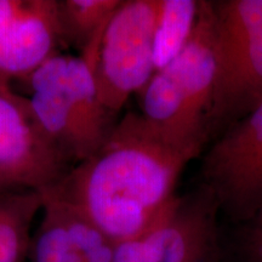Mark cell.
I'll return each mask as SVG.
<instances>
[{
  "instance_id": "obj_1",
  "label": "cell",
  "mask_w": 262,
  "mask_h": 262,
  "mask_svg": "<svg viewBox=\"0 0 262 262\" xmlns=\"http://www.w3.org/2000/svg\"><path fill=\"white\" fill-rule=\"evenodd\" d=\"M202 152L169 139L141 113L129 112L93 156L42 192L74 206L117 245L162 220L178 198L182 171Z\"/></svg>"
},
{
  "instance_id": "obj_2",
  "label": "cell",
  "mask_w": 262,
  "mask_h": 262,
  "mask_svg": "<svg viewBox=\"0 0 262 262\" xmlns=\"http://www.w3.org/2000/svg\"><path fill=\"white\" fill-rule=\"evenodd\" d=\"M96 50L56 54L29 77V106L48 139L72 166L106 142L118 119L101 103L95 80Z\"/></svg>"
},
{
  "instance_id": "obj_3",
  "label": "cell",
  "mask_w": 262,
  "mask_h": 262,
  "mask_svg": "<svg viewBox=\"0 0 262 262\" xmlns=\"http://www.w3.org/2000/svg\"><path fill=\"white\" fill-rule=\"evenodd\" d=\"M214 83L210 5L199 0L198 21L186 47L140 93L141 114L175 142L204 148Z\"/></svg>"
},
{
  "instance_id": "obj_4",
  "label": "cell",
  "mask_w": 262,
  "mask_h": 262,
  "mask_svg": "<svg viewBox=\"0 0 262 262\" xmlns=\"http://www.w3.org/2000/svg\"><path fill=\"white\" fill-rule=\"evenodd\" d=\"M215 83L209 140L262 102V0H209Z\"/></svg>"
},
{
  "instance_id": "obj_5",
  "label": "cell",
  "mask_w": 262,
  "mask_h": 262,
  "mask_svg": "<svg viewBox=\"0 0 262 262\" xmlns=\"http://www.w3.org/2000/svg\"><path fill=\"white\" fill-rule=\"evenodd\" d=\"M157 16L158 0H122L101 35L94 74L101 103L113 116L156 73Z\"/></svg>"
},
{
  "instance_id": "obj_6",
  "label": "cell",
  "mask_w": 262,
  "mask_h": 262,
  "mask_svg": "<svg viewBox=\"0 0 262 262\" xmlns=\"http://www.w3.org/2000/svg\"><path fill=\"white\" fill-rule=\"evenodd\" d=\"M201 187L235 225L262 209V102L212 142L201 166Z\"/></svg>"
},
{
  "instance_id": "obj_7",
  "label": "cell",
  "mask_w": 262,
  "mask_h": 262,
  "mask_svg": "<svg viewBox=\"0 0 262 262\" xmlns=\"http://www.w3.org/2000/svg\"><path fill=\"white\" fill-rule=\"evenodd\" d=\"M219 214L204 188L178 196L149 231L116 245L113 262H209L219 249Z\"/></svg>"
},
{
  "instance_id": "obj_8",
  "label": "cell",
  "mask_w": 262,
  "mask_h": 262,
  "mask_svg": "<svg viewBox=\"0 0 262 262\" xmlns=\"http://www.w3.org/2000/svg\"><path fill=\"white\" fill-rule=\"evenodd\" d=\"M73 168L48 139L28 98L0 95V182L42 192Z\"/></svg>"
},
{
  "instance_id": "obj_9",
  "label": "cell",
  "mask_w": 262,
  "mask_h": 262,
  "mask_svg": "<svg viewBox=\"0 0 262 262\" xmlns=\"http://www.w3.org/2000/svg\"><path fill=\"white\" fill-rule=\"evenodd\" d=\"M56 0H0V95L56 55Z\"/></svg>"
},
{
  "instance_id": "obj_10",
  "label": "cell",
  "mask_w": 262,
  "mask_h": 262,
  "mask_svg": "<svg viewBox=\"0 0 262 262\" xmlns=\"http://www.w3.org/2000/svg\"><path fill=\"white\" fill-rule=\"evenodd\" d=\"M42 203L35 189H0V262H25L29 256L32 225Z\"/></svg>"
},
{
  "instance_id": "obj_11",
  "label": "cell",
  "mask_w": 262,
  "mask_h": 262,
  "mask_svg": "<svg viewBox=\"0 0 262 262\" xmlns=\"http://www.w3.org/2000/svg\"><path fill=\"white\" fill-rule=\"evenodd\" d=\"M122 0H56L60 42L80 52L104 28Z\"/></svg>"
},
{
  "instance_id": "obj_12",
  "label": "cell",
  "mask_w": 262,
  "mask_h": 262,
  "mask_svg": "<svg viewBox=\"0 0 262 262\" xmlns=\"http://www.w3.org/2000/svg\"><path fill=\"white\" fill-rule=\"evenodd\" d=\"M199 16V0H158L155 68L163 70L186 47Z\"/></svg>"
},
{
  "instance_id": "obj_13",
  "label": "cell",
  "mask_w": 262,
  "mask_h": 262,
  "mask_svg": "<svg viewBox=\"0 0 262 262\" xmlns=\"http://www.w3.org/2000/svg\"><path fill=\"white\" fill-rule=\"evenodd\" d=\"M41 194L57 214L83 262H113L116 245L102 232L67 202L48 192Z\"/></svg>"
},
{
  "instance_id": "obj_14",
  "label": "cell",
  "mask_w": 262,
  "mask_h": 262,
  "mask_svg": "<svg viewBox=\"0 0 262 262\" xmlns=\"http://www.w3.org/2000/svg\"><path fill=\"white\" fill-rule=\"evenodd\" d=\"M41 210V221L32 237V262H83L52 206L44 202Z\"/></svg>"
},
{
  "instance_id": "obj_15",
  "label": "cell",
  "mask_w": 262,
  "mask_h": 262,
  "mask_svg": "<svg viewBox=\"0 0 262 262\" xmlns=\"http://www.w3.org/2000/svg\"><path fill=\"white\" fill-rule=\"evenodd\" d=\"M231 248L238 262H262V209L235 225Z\"/></svg>"
},
{
  "instance_id": "obj_16",
  "label": "cell",
  "mask_w": 262,
  "mask_h": 262,
  "mask_svg": "<svg viewBox=\"0 0 262 262\" xmlns=\"http://www.w3.org/2000/svg\"><path fill=\"white\" fill-rule=\"evenodd\" d=\"M4 188H14V187H8V186H5L4 183L0 182V189H4Z\"/></svg>"
}]
</instances>
